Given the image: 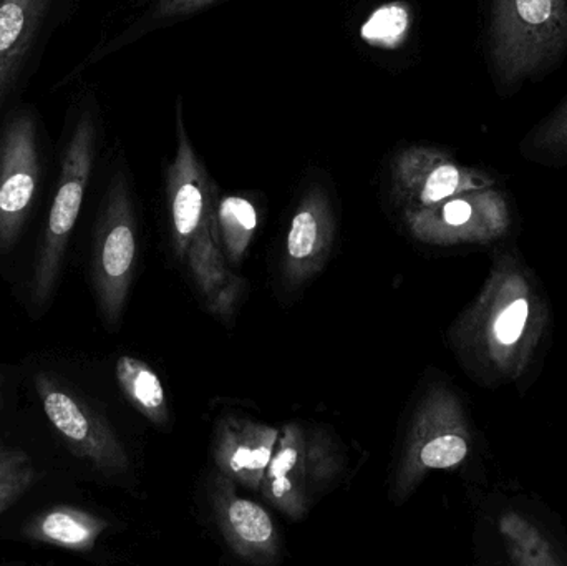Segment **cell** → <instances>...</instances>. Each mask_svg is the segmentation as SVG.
I'll return each mask as SVG.
<instances>
[{
	"instance_id": "1",
	"label": "cell",
	"mask_w": 567,
	"mask_h": 566,
	"mask_svg": "<svg viewBox=\"0 0 567 566\" xmlns=\"http://www.w3.org/2000/svg\"><path fill=\"white\" fill-rule=\"evenodd\" d=\"M548 329V301L538 279L518 255L505 251L452 326L450 342L476 379L508 384L529 371Z\"/></svg>"
},
{
	"instance_id": "2",
	"label": "cell",
	"mask_w": 567,
	"mask_h": 566,
	"mask_svg": "<svg viewBox=\"0 0 567 566\" xmlns=\"http://www.w3.org/2000/svg\"><path fill=\"white\" fill-rule=\"evenodd\" d=\"M567 50V0H492L488 52L505 89L542 75Z\"/></svg>"
},
{
	"instance_id": "3",
	"label": "cell",
	"mask_w": 567,
	"mask_h": 566,
	"mask_svg": "<svg viewBox=\"0 0 567 566\" xmlns=\"http://www.w3.org/2000/svg\"><path fill=\"white\" fill-rule=\"evenodd\" d=\"M472 447V428L462 399L446 385H433L413 412L396 467L393 501L405 502L430 472L465 464Z\"/></svg>"
},
{
	"instance_id": "4",
	"label": "cell",
	"mask_w": 567,
	"mask_h": 566,
	"mask_svg": "<svg viewBox=\"0 0 567 566\" xmlns=\"http://www.w3.org/2000/svg\"><path fill=\"white\" fill-rule=\"evenodd\" d=\"M342 467V455L329 434L289 422L281 429L259 492L281 514L302 521Z\"/></svg>"
},
{
	"instance_id": "5",
	"label": "cell",
	"mask_w": 567,
	"mask_h": 566,
	"mask_svg": "<svg viewBox=\"0 0 567 566\" xmlns=\"http://www.w3.org/2000/svg\"><path fill=\"white\" fill-rule=\"evenodd\" d=\"M95 142V120L86 110L76 120L63 153L55 198L37 253L32 279V302L37 308H43L55 291L66 245L79 219L83 196L92 176Z\"/></svg>"
},
{
	"instance_id": "6",
	"label": "cell",
	"mask_w": 567,
	"mask_h": 566,
	"mask_svg": "<svg viewBox=\"0 0 567 566\" xmlns=\"http://www.w3.org/2000/svg\"><path fill=\"white\" fill-rule=\"evenodd\" d=\"M136 265V222L126 178L110 183L93 251V285L100 312L110 328L122 321Z\"/></svg>"
},
{
	"instance_id": "7",
	"label": "cell",
	"mask_w": 567,
	"mask_h": 566,
	"mask_svg": "<svg viewBox=\"0 0 567 566\" xmlns=\"http://www.w3.org/2000/svg\"><path fill=\"white\" fill-rule=\"evenodd\" d=\"M413 238L433 246L488 245L512 228V212L498 189H473L429 208L403 212Z\"/></svg>"
},
{
	"instance_id": "8",
	"label": "cell",
	"mask_w": 567,
	"mask_h": 566,
	"mask_svg": "<svg viewBox=\"0 0 567 566\" xmlns=\"http://www.w3.org/2000/svg\"><path fill=\"white\" fill-rule=\"evenodd\" d=\"M35 389L47 419L75 457L90 462L105 475L130 471L128 454L102 415L45 372L35 375Z\"/></svg>"
},
{
	"instance_id": "9",
	"label": "cell",
	"mask_w": 567,
	"mask_h": 566,
	"mask_svg": "<svg viewBox=\"0 0 567 566\" xmlns=\"http://www.w3.org/2000/svg\"><path fill=\"white\" fill-rule=\"evenodd\" d=\"M39 132L30 113H17L0 136V251L16 246L35 202Z\"/></svg>"
},
{
	"instance_id": "10",
	"label": "cell",
	"mask_w": 567,
	"mask_h": 566,
	"mask_svg": "<svg viewBox=\"0 0 567 566\" xmlns=\"http://www.w3.org/2000/svg\"><path fill=\"white\" fill-rule=\"evenodd\" d=\"M392 183L393 195L406 212L429 208L460 193L489 188L495 179L488 173L460 165L440 150L412 146L396 156Z\"/></svg>"
},
{
	"instance_id": "11",
	"label": "cell",
	"mask_w": 567,
	"mask_h": 566,
	"mask_svg": "<svg viewBox=\"0 0 567 566\" xmlns=\"http://www.w3.org/2000/svg\"><path fill=\"white\" fill-rule=\"evenodd\" d=\"M176 155L166 176L173 249L185 261L189 243L215 212V186L193 150L183 120L182 102L176 105Z\"/></svg>"
},
{
	"instance_id": "12",
	"label": "cell",
	"mask_w": 567,
	"mask_h": 566,
	"mask_svg": "<svg viewBox=\"0 0 567 566\" xmlns=\"http://www.w3.org/2000/svg\"><path fill=\"white\" fill-rule=\"evenodd\" d=\"M216 525L228 547L252 565H272L281 557V535L269 512L241 497L235 482L216 472L209 487Z\"/></svg>"
},
{
	"instance_id": "13",
	"label": "cell",
	"mask_w": 567,
	"mask_h": 566,
	"mask_svg": "<svg viewBox=\"0 0 567 566\" xmlns=\"http://www.w3.org/2000/svg\"><path fill=\"white\" fill-rule=\"evenodd\" d=\"M336 239V218L329 196L319 186L307 189L287 233L281 261L284 288L293 291L327 265Z\"/></svg>"
},
{
	"instance_id": "14",
	"label": "cell",
	"mask_w": 567,
	"mask_h": 566,
	"mask_svg": "<svg viewBox=\"0 0 567 566\" xmlns=\"http://www.w3.org/2000/svg\"><path fill=\"white\" fill-rule=\"evenodd\" d=\"M281 431L262 422L226 415L216 425L213 457L235 484L258 492L275 454Z\"/></svg>"
},
{
	"instance_id": "15",
	"label": "cell",
	"mask_w": 567,
	"mask_h": 566,
	"mask_svg": "<svg viewBox=\"0 0 567 566\" xmlns=\"http://www.w3.org/2000/svg\"><path fill=\"white\" fill-rule=\"evenodd\" d=\"M50 0H0V102L6 96Z\"/></svg>"
},
{
	"instance_id": "16",
	"label": "cell",
	"mask_w": 567,
	"mask_h": 566,
	"mask_svg": "<svg viewBox=\"0 0 567 566\" xmlns=\"http://www.w3.org/2000/svg\"><path fill=\"white\" fill-rule=\"evenodd\" d=\"M109 528L103 518L82 508L60 505L37 514L23 528L29 541L86 554L95 548L100 535Z\"/></svg>"
},
{
	"instance_id": "17",
	"label": "cell",
	"mask_w": 567,
	"mask_h": 566,
	"mask_svg": "<svg viewBox=\"0 0 567 566\" xmlns=\"http://www.w3.org/2000/svg\"><path fill=\"white\" fill-rule=\"evenodd\" d=\"M498 531L509 562L519 566L565 565L561 552L551 538L532 518L522 512L508 511L499 515Z\"/></svg>"
},
{
	"instance_id": "18",
	"label": "cell",
	"mask_w": 567,
	"mask_h": 566,
	"mask_svg": "<svg viewBox=\"0 0 567 566\" xmlns=\"http://www.w3.org/2000/svg\"><path fill=\"white\" fill-rule=\"evenodd\" d=\"M116 381L133 408L156 425L169 421L165 389L153 368L132 356H122L115 366Z\"/></svg>"
},
{
	"instance_id": "19",
	"label": "cell",
	"mask_w": 567,
	"mask_h": 566,
	"mask_svg": "<svg viewBox=\"0 0 567 566\" xmlns=\"http://www.w3.org/2000/svg\"><path fill=\"white\" fill-rule=\"evenodd\" d=\"M258 228V212L243 196H226L216 203L215 229L226 261L239 265L248 253Z\"/></svg>"
},
{
	"instance_id": "20",
	"label": "cell",
	"mask_w": 567,
	"mask_h": 566,
	"mask_svg": "<svg viewBox=\"0 0 567 566\" xmlns=\"http://www.w3.org/2000/svg\"><path fill=\"white\" fill-rule=\"evenodd\" d=\"M185 261H188L189 271H192L193 279L205 298V302L212 301L216 292L231 276V271L226 265L228 261H226L225 253L219 245L218 235H216L215 212L189 243Z\"/></svg>"
},
{
	"instance_id": "21",
	"label": "cell",
	"mask_w": 567,
	"mask_h": 566,
	"mask_svg": "<svg viewBox=\"0 0 567 566\" xmlns=\"http://www.w3.org/2000/svg\"><path fill=\"white\" fill-rule=\"evenodd\" d=\"M37 482L32 459L20 449L0 444V517Z\"/></svg>"
},
{
	"instance_id": "22",
	"label": "cell",
	"mask_w": 567,
	"mask_h": 566,
	"mask_svg": "<svg viewBox=\"0 0 567 566\" xmlns=\"http://www.w3.org/2000/svg\"><path fill=\"white\" fill-rule=\"evenodd\" d=\"M523 150L533 158L567 162V96L529 133Z\"/></svg>"
},
{
	"instance_id": "23",
	"label": "cell",
	"mask_w": 567,
	"mask_h": 566,
	"mask_svg": "<svg viewBox=\"0 0 567 566\" xmlns=\"http://www.w3.org/2000/svg\"><path fill=\"white\" fill-rule=\"evenodd\" d=\"M412 23V13L402 2L386 3L370 16L362 25V37L372 45L395 49L403 40Z\"/></svg>"
},
{
	"instance_id": "24",
	"label": "cell",
	"mask_w": 567,
	"mask_h": 566,
	"mask_svg": "<svg viewBox=\"0 0 567 566\" xmlns=\"http://www.w3.org/2000/svg\"><path fill=\"white\" fill-rule=\"evenodd\" d=\"M246 291V281L239 276H229L228 281L221 286L212 301L205 302L206 309L219 319H229L236 312L243 295Z\"/></svg>"
},
{
	"instance_id": "25",
	"label": "cell",
	"mask_w": 567,
	"mask_h": 566,
	"mask_svg": "<svg viewBox=\"0 0 567 566\" xmlns=\"http://www.w3.org/2000/svg\"><path fill=\"white\" fill-rule=\"evenodd\" d=\"M216 0H156L153 17L155 19H169V17H183L198 12L205 7L212 6Z\"/></svg>"
},
{
	"instance_id": "26",
	"label": "cell",
	"mask_w": 567,
	"mask_h": 566,
	"mask_svg": "<svg viewBox=\"0 0 567 566\" xmlns=\"http://www.w3.org/2000/svg\"><path fill=\"white\" fill-rule=\"evenodd\" d=\"M0 385H2V378H0Z\"/></svg>"
}]
</instances>
